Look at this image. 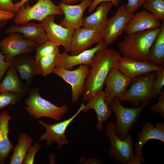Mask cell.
<instances>
[{
  "label": "cell",
  "mask_w": 164,
  "mask_h": 164,
  "mask_svg": "<svg viewBox=\"0 0 164 164\" xmlns=\"http://www.w3.org/2000/svg\"><path fill=\"white\" fill-rule=\"evenodd\" d=\"M120 53L108 48L98 51L93 58L84 84L83 99L89 101L97 93L102 90L110 71L115 68Z\"/></svg>",
  "instance_id": "6da1fadb"
},
{
  "label": "cell",
  "mask_w": 164,
  "mask_h": 164,
  "mask_svg": "<svg viewBox=\"0 0 164 164\" xmlns=\"http://www.w3.org/2000/svg\"><path fill=\"white\" fill-rule=\"evenodd\" d=\"M160 29V27L126 34L118 45L123 57L148 61L150 48Z\"/></svg>",
  "instance_id": "7a4b0ae2"
},
{
  "label": "cell",
  "mask_w": 164,
  "mask_h": 164,
  "mask_svg": "<svg viewBox=\"0 0 164 164\" xmlns=\"http://www.w3.org/2000/svg\"><path fill=\"white\" fill-rule=\"evenodd\" d=\"M24 102L27 105L26 111L34 119L47 117L60 121L68 110L67 105L58 107L42 97L36 88L29 92V96L25 100Z\"/></svg>",
  "instance_id": "3957f363"
},
{
  "label": "cell",
  "mask_w": 164,
  "mask_h": 164,
  "mask_svg": "<svg viewBox=\"0 0 164 164\" xmlns=\"http://www.w3.org/2000/svg\"><path fill=\"white\" fill-rule=\"evenodd\" d=\"M105 135L111 143L108 153L110 158L121 164H135V154L131 134L128 133L126 138L122 140L116 135L114 123L111 121L106 125Z\"/></svg>",
  "instance_id": "277c9868"
},
{
  "label": "cell",
  "mask_w": 164,
  "mask_h": 164,
  "mask_svg": "<svg viewBox=\"0 0 164 164\" xmlns=\"http://www.w3.org/2000/svg\"><path fill=\"white\" fill-rule=\"evenodd\" d=\"M156 77L155 71L146 73L132 79L129 88L118 100L128 101L135 108L140 103L147 102L155 98L152 91L153 82Z\"/></svg>",
  "instance_id": "5b68a950"
},
{
  "label": "cell",
  "mask_w": 164,
  "mask_h": 164,
  "mask_svg": "<svg viewBox=\"0 0 164 164\" xmlns=\"http://www.w3.org/2000/svg\"><path fill=\"white\" fill-rule=\"evenodd\" d=\"M15 14L14 22L16 26L32 20L41 23L49 15H63L59 6L54 4L51 0H39L32 6L25 4L20 7Z\"/></svg>",
  "instance_id": "8992f818"
},
{
  "label": "cell",
  "mask_w": 164,
  "mask_h": 164,
  "mask_svg": "<svg viewBox=\"0 0 164 164\" xmlns=\"http://www.w3.org/2000/svg\"><path fill=\"white\" fill-rule=\"evenodd\" d=\"M149 101L142 103L138 108L132 107L126 108L123 106L118 99L115 98L110 109L115 114L117 121L114 123V129L116 135L122 140L125 139L128 132L138 118L143 108L151 103Z\"/></svg>",
  "instance_id": "52a82bcc"
},
{
  "label": "cell",
  "mask_w": 164,
  "mask_h": 164,
  "mask_svg": "<svg viewBox=\"0 0 164 164\" xmlns=\"http://www.w3.org/2000/svg\"><path fill=\"white\" fill-rule=\"evenodd\" d=\"M36 46L34 42L25 39L18 33H10L0 41V50L5 56V62L22 54L32 53Z\"/></svg>",
  "instance_id": "ba28073f"
},
{
  "label": "cell",
  "mask_w": 164,
  "mask_h": 164,
  "mask_svg": "<svg viewBox=\"0 0 164 164\" xmlns=\"http://www.w3.org/2000/svg\"><path fill=\"white\" fill-rule=\"evenodd\" d=\"M87 64L80 65L75 70H69L61 67H56L52 73L62 78L72 87V103L76 102L83 94L84 84L90 69Z\"/></svg>",
  "instance_id": "9c48e42d"
},
{
  "label": "cell",
  "mask_w": 164,
  "mask_h": 164,
  "mask_svg": "<svg viewBox=\"0 0 164 164\" xmlns=\"http://www.w3.org/2000/svg\"><path fill=\"white\" fill-rule=\"evenodd\" d=\"M84 105L83 102L80 108L73 116L62 121L49 124L42 120L39 121V124L46 130L45 132L40 136V141H43L46 140L48 146H50L55 142L57 144L59 149H60L64 145L69 144V142L65 135L66 130L69 125L82 111Z\"/></svg>",
  "instance_id": "30bf717a"
},
{
  "label": "cell",
  "mask_w": 164,
  "mask_h": 164,
  "mask_svg": "<svg viewBox=\"0 0 164 164\" xmlns=\"http://www.w3.org/2000/svg\"><path fill=\"white\" fill-rule=\"evenodd\" d=\"M132 15L127 10L125 5H122L113 17L108 19L102 32L103 40L107 46L115 41L122 34Z\"/></svg>",
  "instance_id": "8fae6325"
},
{
  "label": "cell",
  "mask_w": 164,
  "mask_h": 164,
  "mask_svg": "<svg viewBox=\"0 0 164 164\" xmlns=\"http://www.w3.org/2000/svg\"><path fill=\"white\" fill-rule=\"evenodd\" d=\"M108 48L103 39L100 41L94 47L85 50L77 55H69L65 50L58 54L56 58L55 67H61L69 70H73L74 66L87 64L90 66L92 60L99 50Z\"/></svg>",
  "instance_id": "7c38bea8"
},
{
  "label": "cell",
  "mask_w": 164,
  "mask_h": 164,
  "mask_svg": "<svg viewBox=\"0 0 164 164\" xmlns=\"http://www.w3.org/2000/svg\"><path fill=\"white\" fill-rule=\"evenodd\" d=\"M132 80L115 68L110 71L104 82L106 85L104 91L105 100L109 106L115 98L119 99L123 95Z\"/></svg>",
  "instance_id": "4fadbf2b"
},
{
  "label": "cell",
  "mask_w": 164,
  "mask_h": 164,
  "mask_svg": "<svg viewBox=\"0 0 164 164\" xmlns=\"http://www.w3.org/2000/svg\"><path fill=\"white\" fill-rule=\"evenodd\" d=\"M151 139L159 140L164 143V123L157 122L154 125L149 122L145 124L142 131L137 135V139L135 144V164L145 162L142 154L143 145Z\"/></svg>",
  "instance_id": "5bb4252c"
},
{
  "label": "cell",
  "mask_w": 164,
  "mask_h": 164,
  "mask_svg": "<svg viewBox=\"0 0 164 164\" xmlns=\"http://www.w3.org/2000/svg\"><path fill=\"white\" fill-rule=\"evenodd\" d=\"M93 0H84L77 5H67L59 3L58 6L64 17L59 24L64 28L75 30L83 26V18L86 9L91 4Z\"/></svg>",
  "instance_id": "9a60e30c"
},
{
  "label": "cell",
  "mask_w": 164,
  "mask_h": 164,
  "mask_svg": "<svg viewBox=\"0 0 164 164\" xmlns=\"http://www.w3.org/2000/svg\"><path fill=\"white\" fill-rule=\"evenodd\" d=\"M103 38L101 32L84 27L76 29L71 39L69 52L71 55H77L88 50Z\"/></svg>",
  "instance_id": "2e32d148"
},
{
  "label": "cell",
  "mask_w": 164,
  "mask_h": 164,
  "mask_svg": "<svg viewBox=\"0 0 164 164\" xmlns=\"http://www.w3.org/2000/svg\"><path fill=\"white\" fill-rule=\"evenodd\" d=\"M163 68L148 61H138L121 56L118 60L115 66V68L132 79Z\"/></svg>",
  "instance_id": "e0dca14e"
},
{
  "label": "cell",
  "mask_w": 164,
  "mask_h": 164,
  "mask_svg": "<svg viewBox=\"0 0 164 164\" xmlns=\"http://www.w3.org/2000/svg\"><path fill=\"white\" fill-rule=\"evenodd\" d=\"M55 15L47 17L42 22L48 40L62 45L69 52L74 30L64 28L54 22Z\"/></svg>",
  "instance_id": "ac0fdd59"
},
{
  "label": "cell",
  "mask_w": 164,
  "mask_h": 164,
  "mask_svg": "<svg viewBox=\"0 0 164 164\" xmlns=\"http://www.w3.org/2000/svg\"><path fill=\"white\" fill-rule=\"evenodd\" d=\"M30 54L24 53L17 56L13 58L12 64L20 78L25 81V86L28 92L33 79L39 74L38 63Z\"/></svg>",
  "instance_id": "d6986e66"
},
{
  "label": "cell",
  "mask_w": 164,
  "mask_h": 164,
  "mask_svg": "<svg viewBox=\"0 0 164 164\" xmlns=\"http://www.w3.org/2000/svg\"><path fill=\"white\" fill-rule=\"evenodd\" d=\"M18 33L22 34L25 39L34 42L37 46L48 40V39L42 23H36L28 22L19 26L12 25L7 28L5 33Z\"/></svg>",
  "instance_id": "ffe728a7"
},
{
  "label": "cell",
  "mask_w": 164,
  "mask_h": 164,
  "mask_svg": "<svg viewBox=\"0 0 164 164\" xmlns=\"http://www.w3.org/2000/svg\"><path fill=\"white\" fill-rule=\"evenodd\" d=\"M162 23L152 14L146 10L133 14L127 24L124 31L126 34L160 27Z\"/></svg>",
  "instance_id": "44dd1931"
},
{
  "label": "cell",
  "mask_w": 164,
  "mask_h": 164,
  "mask_svg": "<svg viewBox=\"0 0 164 164\" xmlns=\"http://www.w3.org/2000/svg\"><path fill=\"white\" fill-rule=\"evenodd\" d=\"M91 109L94 110L97 115V123L96 127L100 131H102L103 123L111 116L112 112L105 101L104 91L101 90L95 94L84 105L82 111L87 112Z\"/></svg>",
  "instance_id": "7402d4cb"
},
{
  "label": "cell",
  "mask_w": 164,
  "mask_h": 164,
  "mask_svg": "<svg viewBox=\"0 0 164 164\" xmlns=\"http://www.w3.org/2000/svg\"><path fill=\"white\" fill-rule=\"evenodd\" d=\"M112 5L110 2L108 1L100 3L94 12L83 18V26L102 32L108 20V15Z\"/></svg>",
  "instance_id": "603a6c76"
},
{
  "label": "cell",
  "mask_w": 164,
  "mask_h": 164,
  "mask_svg": "<svg viewBox=\"0 0 164 164\" xmlns=\"http://www.w3.org/2000/svg\"><path fill=\"white\" fill-rule=\"evenodd\" d=\"M12 118L7 111L0 114V164H4L14 145L9 139V122Z\"/></svg>",
  "instance_id": "cb8c5ba5"
},
{
  "label": "cell",
  "mask_w": 164,
  "mask_h": 164,
  "mask_svg": "<svg viewBox=\"0 0 164 164\" xmlns=\"http://www.w3.org/2000/svg\"><path fill=\"white\" fill-rule=\"evenodd\" d=\"M6 92L23 95L28 92L25 86L21 82L13 64L8 69L5 77L0 83V93Z\"/></svg>",
  "instance_id": "d4e9b609"
},
{
  "label": "cell",
  "mask_w": 164,
  "mask_h": 164,
  "mask_svg": "<svg viewBox=\"0 0 164 164\" xmlns=\"http://www.w3.org/2000/svg\"><path fill=\"white\" fill-rule=\"evenodd\" d=\"M148 61L164 67V22L150 48Z\"/></svg>",
  "instance_id": "484cf974"
},
{
  "label": "cell",
  "mask_w": 164,
  "mask_h": 164,
  "mask_svg": "<svg viewBox=\"0 0 164 164\" xmlns=\"http://www.w3.org/2000/svg\"><path fill=\"white\" fill-rule=\"evenodd\" d=\"M33 142L32 138L27 134L21 133L16 145L14 147L12 155L10 157V164H22L29 148Z\"/></svg>",
  "instance_id": "4316f807"
},
{
  "label": "cell",
  "mask_w": 164,
  "mask_h": 164,
  "mask_svg": "<svg viewBox=\"0 0 164 164\" xmlns=\"http://www.w3.org/2000/svg\"><path fill=\"white\" fill-rule=\"evenodd\" d=\"M59 53V47L53 53L41 58L37 62L39 66V75L46 76L52 72L55 67L56 57Z\"/></svg>",
  "instance_id": "83f0119b"
},
{
  "label": "cell",
  "mask_w": 164,
  "mask_h": 164,
  "mask_svg": "<svg viewBox=\"0 0 164 164\" xmlns=\"http://www.w3.org/2000/svg\"><path fill=\"white\" fill-rule=\"evenodd\" d=\"M142 6L157 19L164 22V0H147Z\"/></svg>",
  "instance_id": "f1b7e54d"
},
{
  "label": "cell",
  "mask_w": 164,
  "mask_h": 164,
  "mask_svg": "<svg viewBox=\"0 0 164 164\" xmlns=\"http://www.w3.org/2000/svg\"><path fill=\"white\" fill-rule=\"evenodd\" d=\"M60 45L48 40L43 44L36 46L35 49V59L38 62L41 58L54 53Z\"/></svg>",
  "instance_id": "f546056e"
},
{
  "label": "cell",
  "mask_w": 164,
  "mask_h": 164,
  "mask_svg": "<svg viewBox=\"0 0 164 164\" xmlns=\"http://www.w3.org/2000/svg\"><path fill=\"white\" fill-rule=\"evenodd\" d=\"M24 95L11 92L0 93V110L8 105L15 104L21 100Z\"/></svg>",
  "instance_id": "4dcf8cb0"
},
{
  "label": "cell",
  "mask_w": 164,
  "mask_h": 164,
  "mask_svg": "<svg viewBox=\"0 0 164 164\" xmlns=\"http://www.w3.org/2000/svg\"><path fill=\"white\" fill-rule=\"evenodd\" d=\"M156 77L152 86V93L155 97L160 94L164 85V68L155 71Z\"/></svg>",
  "instance_id": "1f68e13d"
},
{
  "label": "cell",
  "mask_w": 164,
  "mask_h": 164,
  "mask_svg": "<svg viewBox=\"0 0 164 164\" xmlns=\"http://www.w3.org/2000/svg\"><path fill=\"white\" fill-rule=\"evenodd\" d=\"M41 148V145L38 142H36L33 145H31L26 153L22 164H34L36 154Z\"/></svg>",
  "instance_id": "d6a6232c"
},
{
  "label": "cell",
  "mask_w": 164,
  "mask_h": 164,
  "mask_svg": "<svg viewBox=\"0 0 164 164\" xmlns=\"http://www.w3.org/2000/svg\"><path fill=\"white\" fill-rule=\"evenodd\" d=\"M159 96L157 103L151 107V110L155 113H159L161 117L164 118V91L161 92Z\"/></svg>",
  "instance_id": "836d02e7"
},
{
  "label": "cell",
  "mask_w": 164,
  "mask_h": 164,
  "mask_svg": "<svg viewBox=\"0 0 164 164\" xmlns=\"http://www.w3.org/2000/svg\"><path fill=\"white\" fill-rule=\"evenodd\" d=\"M147 0H128L125 5L127 10L132 14L136 11L146 2Z\"/></svg>",
  "instance_id": "e575fe53"
},
{
  "label": "cell",
  "mask_w": 164,
  "mask_h": 164,
  "mask_svg": "<svg viewBox=\"0 0 164 164\" xmlns=\"http://www.w3.org/2000/svg\"><path fill=\"white\" fill-rule=\"evenodd\" d=\"M0 50V82L3 78L6 71L12 64L13 59L7 62L5 61V55H3Z\"/></svg>",
  "instance_id": "d590c367"
},
{
  "label": "cell",
  "mask_w": 164,
  "mask_h": 164,
  "mask_svg": "<svg viewBox=\"0 0 164 164\" xmlns=\"http://www.w3.org/2000/svg\"><path fill=\"white\" fill-rule=\"evenodd\" d=\"M0 10L15 13V5L12 0H0Z\"/></svg>",
  "instance_id": "8d00e7d4"
},
{
  "label": "cell",
  "mask_w": 164,
  "mask_h": 164,
  "mask_svg": "<svg viewBox=\"0 0 164 164\" xmlns=\"http://www.w3.org/2000/svg\"><path fill=\"white\" fill-rule=\"evenodd\" d=\"M121 0H94L91 5L88 7V12L91 13L94 11L98 5L101 3L105 1L110 2L112 5L115 7L118 6Z\"/></svg>",
  "instance_id": "74e56055"
},
{
  "label": "cell",
  "mask_w": 164,
  "mask_h": 164,
  "mask_svg": "<svg viewBox=\"0 0 164 164\" xmlns=\"http://www.w3.org/2000/svg\"><path fill=\"white\" fill-rule=\"evenodd\" d=\"M79 162L81 164H101L103 163L102 160L99 158L92 157L87 159L84 156L79 158Z\"/></svg>",
  "instance_id": "f35d334b"
},
{
  "label": "cell",
  "mask_w": 164,
  "mask_h": 164,
  "mask_svg": "<svg viewBox=\"0 0 164 164\" xmlns=\"http://www.w3.org/2000/svg\"><path fill=\"white\" fill-rule=\"evenodd\" d=\"M15 14L14 13L0 10V21L4 20H9L14 18Z\"/></svg>",
  "instance_id": "ab89813d"
},
{
  "label": "cell",
  "mask_w": 164,
  "mask_h": 164,
  "mask_svg": "<svg viewBox=\"0 0 164 164\" xmlns=\"http://www.w3.org/2000/svg\"><path fill=\"white\" fill-rule=\"evenodd\" d=\"M30 0H21L15 4V13L16 14L18 11L20 7L22 5L28 2Z\"/></svg>",
  "instance_id": "60d3db41"
},
{
  "label": "cell",
  "mask_w": 164,
  "mask_h": 164,
  "mask_svg": "<svg viewBox=\"0 0 164 164\" xmlns=\"http://www.w3.org/2000/svg\"><path fill=\"white\" fill-rule=\"evenodd\" d=\"M84 0H61V2L67 5H71L77 2H82Z\"/></svg>",
  "instance_id": "b9f144b4"
},
{
  "label": "cell",
  "mask_w": 164,
  "mask_h": 164,
  "mask_svg": "<svg viewBox=\"0 0 164 164\" xmlns=\"http://www.w3.org/2000/svg\"><path fill=\"white\" fill-rule=\"evenodd\" d=\"M49 163L55 164V155L53 153H50L49 156Z\"/></svg>",
  "instance_id": "7bdbcfd3"
},
{
  "label": "cell",
  "mask_w": 164,
  "mask_h": 164,
  "mask_svg": "<svg viewBox=\"0 0 164 164\" xmlns=\"http://www.w3.org/2000/svg\"><path fill=\"white\" fill-rule=\"evenodd\" d=\"M8 20H5L0 21V30L2 29L7 23Z\"/></svg>",
  "instance_id": "ee69618b"
}]
</instances>
